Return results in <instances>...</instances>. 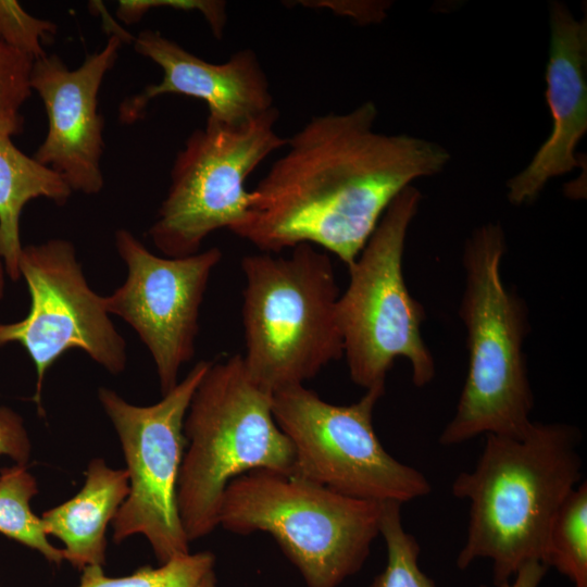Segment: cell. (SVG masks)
Wrapping results in <instances>:
<instances>
[{
	"mask_svg": "<svg viewBox=\"0 0 587 587\" xmlns=\"http://www.w3.org/2000/svg\"><path fill=\"white\" fill-rule=\"evenodd\" d=\"M379 534L386 542L387 564L369 587H436L420 569V545L403 527L401 503H380Z\"/></svg>",
	"mask_w": 587,
	"mask_h": 587,
	"instance_id": "44dd1931",
	"label": "cell"
},
{
	"mask_svg": "<svg viewBox=\"0 0 587 587\" xmlns=\"http://www.w3.org/2000/svg\"><path fill=\"white\" fill-rule=\"evenodd\" d=\"M215 557L209 551L187 553L158 567L140 566L129 575L109 577L101 565L82 570L78 587H197L213 570Z\"/></svg>",
	"mask_w": 587,
	"mask_h": 587,
	"instance_id": "ffe728a7",
	"label": "cell"
},
{
	"mask_svg": "<svg viewBox=\"0 0 587 587\" xmlns=\"http://www.w3.org/2000/svg\"><path fill=\"white\" fill-rule=\"evenodd\" d=\"M578 444L579 433L563 423L533 422L520 438L486 435L475 467L451 486L470 503L460 570L489 559L494 584L502 587L525 564H545L552 522L582 478Z\"/></svg>",
	"mask_w": 587,
	"mask_h": 587,
	"instance_id": "7a4b0ae2",
	"label": "cell"
},
{
	"mask_svg": "<svg viewBox=\"0 0 587 587\" xmlns=\"http://www.w3.org/2000/svg\"><path fill=\"white\" fill-rule=\"evenodd\" d=\"M32 444L23 417L13 409L0 405V455L10 457L15 464L27 465Z\"/></svg>",
	"mask_w": 587,
	"mask_h": 587,
	"instance_id": "d4e9b609",
	"label": "cell"
},
{
	"mask_svg": "<svg viewBox=\"0 0 587 587\" xmlns=\"http://www.w3.org/2000/svg\"><path fill=\"white\" fill-rule=\"evenodd\" d=\"M37 494V482L26 465L0 470V533L60 565L64 561L62 549L49 541L41 519L30 508Z\"/></svg>",
	"mask_w": 587,
	"mask_h": 587,
	"instance_id": "ac0fdd59",
	"label": "cell"
},
{
	"mask_svg": "<svg viewBox=\"0 0 587 587\" xmlns=\"http://www.w3.org/2000/svg\"><path fill=\"white\" fill-rule=\"evenodd\" d=\"M545 565L587 587V485L584 480L559 509L547 540Z\"/></svg>",
	"mask_w": 587,
	"mask_h": 587,
	"instance_id": "d6986e66",
	"label": "cell"
},
{
	"mask_svg": "<svg viewBox=\"0 0 587 587\" xmlns=\"http://www.w3.org/2000/svg\"><path fill=\"white\" fill-rule=\"evenodd\" d=\"M384 392L369 389L348 405L326 402L303 385L273 394L274 420L294 448L291 474L360 500L402 504L427 496V477L391 457L374 430Z\"/></svg>",
	"mask_w": 587,
	"mask_h": 587,
	"instance_id": "ba28073f",
	"label": "cell"
},
{
	"mask_svg": "<svg viewBox=\"0 0 587 587\" xmlns=\"http://www.w3.org/2000/svg\"><path fill=\"white\" fill-rule=\"evenodd\" d=\"M18 268L27 286L29 311L20 321L0 322V348L18 344L34 362L32 400L42 416L45 376L61 355L82 350L107 372L118 375L127 365V344L108 312L105 296L88 284L72 241L52 238L23 246Z\"/></svg>",
	"mask_w": 587,
	"mask_h": 587,
	"instance_id": "8fae6325",
	"label": "cell"
},
{
	"mask_svg": "<svg viewBox=\"0 0 587 587\" xmlns=\"http://www.w3.org/2000/svg\"><path fill=\"white\" fill-rule=\"evenodd\" d=\"M376 118L373 101L312 117L287 139L230 232L261 252L310 243L350 266L392 200L450 160L437 142L376 132Z\"/></svg>",
	"mask_w": 587,
	"mask_h": 587,
	"instance_id": "6da1fadb",
	"label": "cell"
},
{
	"mask_svg": "<svg viewBox=\"0 0 587 587\" xmlns=\"http://www.w3.org/2000/svg\"><path fill=\"white\" fill-rule=\"evenodd\" d=\"M121 45L122 37L112 34L100 51L73 71L57 54L47 53L33 63L29 86L48 117V132L33 157L59 174L72 191L97 195L103 188L104 121L98 95Z\"/></svg>",
	"mask_w": 587,
	"mask_h": 587,
	"instance_id": "4fadbf2b",
	"label": "cell"
},
{
	"mask_svg": "<svg viewBox=\"0 0 587 587\" xmlns=\"http://www.w3.org/2000/svg\"><path fill=\"white\" fill-rule=\"evenodd\" d=\"M288 257L245 255V367L272 395L303 385L344 355L339 289L328 254L310 243Z\"/></svg>",
	"mask_w": 587,
	"mask_h": 587,
	"instance_id": "277c9868",
	"label": "cell"
},
{
	"mask_svg": "<svg viewBox=\"0 0 587 587\" xmlns=\"http://www.w3.org/2000/svg\"><path fill=\"white\" fill-rule=\"evenodd\" d=\"M300 3L309 8L329 9L336 14L349 16L361 24L380 22L389 8V2L385 1L317 0L300 1Z\"/></svg>",
	"mask_w": 587,
	"mask_h": 587,
	"instance_id": "484cf974",
	"label": "cell"
},
{
	"mask_svg": "<svg viewBox=\"0 0 587 587\" xmlns=\"http://www.w3.org/2000/svg\"><path fill=\"white\" fill-rule=\"evenodd\" d=\"M33 63L0 39V132L11 137L20 135L24 127L21 110L32 95Z\"/></svg>",
	"mask_w": 587,
	"mask_h": 587,
	"instance_id": "7402d4cb",
	"label": "cell"
},
{
	"mask_svg": "<svg viewBox=\"0 0 587 587\" xmlns=\"http://www.w3.org/2000/svg\"><path fill=\"white\" fill-rule=\"evenodd\" d=\"M133 42L137 53L162 68L163 76L121 103L123 123L141 118L151 100L167 93L205 102L208 120L223 125L245 124L274 108L267 75L250 48L236 51L226 62L211 63L157 30H142Z\"/></svg>",
	"mask_w": 587,
	"mask_h": 587,
	"instance_id": "5bb4252c",
	"label": "cell"
},
{
	"mask_svg": "<svg viewBox=\"0 0 587 587\" xmlns=\"http://www.w3.org/2000/svg\"><path fill=\"white\" fill-rule=\"evenodd\" d=\"M55 33L51 21L30 15L17 1L0 0V39L12 49L36 61L47 54L43 43Z\"/></svg>",
	"mask_w": 587,
	"mask_h": 587,
	"instance_id": "603a6c76",
	"label": "cell"
},
{
	"mask_svg": "<svg viewBox=\"0 0 587 587\" xmlns=\"http://www.w3.org/2000/svg\"><path fill=\"white\" fill-rule=\"evenodd\" d=\"M114 243L127 274L105 296L107 309L127 323L148 349L163 396L177 385L180 369L195 357L200 308L223 254L211 247L186 257H160L125 228L115 232Z\"/></svg>",
	"mask_w": 587,
	"mask_h": 587,
	"instance_id": "7c38bea8",
	"label": "cell"
},
{
	"mask_svg": "<svg viewBox=\"0 0 587 587\" xmlns=\"http://www.w3.org/2000/svg\"><path fill=\"white\" fill-rule=\"evenodd\" d=\"M380 503L258 469L227 485L220 525L239 535L270 534L307 587H338L367 559L379 535Z\"/></svg>",
	"mask_w": 587,
	"mask_h": 587,
	"instance_id": "8992f818",
	"label": "cell"
},
{
	"mask_svg": "<svg viewBox=\"0 0 587 587\" xmlns=\"http://www.w3.org/2000/svg\"><path fill=\"white\" fill-rule=\"evenodd\" d=\"M546 99L552 129L528 165L510 178L512 204L533 202L553 177L580 165L576 147L587 130V21L560 2L550 5Z\"/></svg>",
	"mask_w": 587,
	"mask_h": 587,
	"instance_id": "9a60e30c",
	"label": "cell"
},
{
	"mask_svg": "<svg viewBox=\"0 0 587 587\" xmlns=\"http://www.w3.org/2000/svg\"><path fill=\"white\" fill-rule=\"evenodd\" d=\"M80 490L40 516L45 533L64 545L63 557L74 567L105 563V530L129 492L128 473L92 459Z\"/></svg>",
	"mask_w": 587,
	"mask_h": 587,
	"instance_id": "2e32d148",
	"label": "cell"
},
{
	"mask_svg": "<svg viewBox=\"0 0 587 587\" xmlns=\"http://www.w3.org/2000/svg\"><path fill=\"white\" fill-rule=\"evenodd\" d=\"M211 361L197 362L177 385L150 405H136L99 387V402L122 446L129 492L112 521L113 541L143 535L160 564L189 553L177 508V483L186 447L184 421Z\"/></svg>",
	"mask_w": 587,
	"mask_h": 587,
	"instance_id": "30bf717a",
	"label": "cell"
},
{
	"mask_svg": "<svg viewBox=\"0 0 587 587\" xmlns=\"http://www.w3.org/2000/svg\"><path fill=\"white\" fill-rule=\"evenodd\" d=\"M274 107L240 125L207 120L177 153L171 183L148 230L154 246L170 258L200 251L203 240L243 221L251 202L248 176L274 151L286 146L275 124Z\"/></svg>",
	"mask_w": 587,
	"mask_h": 587,
	"instance_id": "9c48e42d",
	"label": "cell"
},
{
	"mask_svg": "<svg viewBox=\"0 0 587 587\" xmlns=\"http://www.w3.org/2000/svg\"><path fill=\"white\" fill-rule=\"evenodd\" d=\"M547 570L541 562H529L519 570L512 583L502 587H538Z\"/></svg>",
	"mask_w": 587,
	"mask_h": 587,
	"instance_id": "4316f807",
	"label": "cell"
},
{
	"mask_svg": "<svg viewBox=\"0 0 587 587\" xmlns=\"http://www.w3.org/2000/svg\"><path fill=\"white\" fill-rule=\"evenodd\" d=\"M273 395L247 373L241 354L213 362L189 403L177 508L188 540L220 526L227 485L258 469L291 474L294 448L277 426Z\"/></svg>",
	"mask_w": 587,
	"mask_h": 587,
	"instance_id": "3957f363",
	"label": "cell"
},
{
	"mask_svg": "<svg viewBox=\"0 0 587 587\" xmlns=\"http://www.w3.org/2000/svg\"><path fill=\"white\" fill-rule=\"evenodd\" d=\"M420 200L412 185L392 200L348 266L349 284L337 301L350 378L365 390L385 389L398 358L410 362L416 387L435 376V362L421 334L424 310L410 295L402 272L405 237Z\"/></svg>",
	"mask_w": 587,
	"mask_h": 587,
	"instance_id": "52a82bcc",
	"label": "cell"
},
{
	"mask_svg": "<svg viewBox=\"0 0 587 587\" xmlns=\"http://www.w3.org/2000/svg\"><path fill=\"white\" fill-rule=\"evenodd\" d=\"M197 587H217L214 570L210 571L198 584Z\"/></svg>",
	"mask_w": 587,
	"mask_h": 587,
	"instance_id": "83f0119b",
	"label": "cell"
},
{
	"mask_svg": "<svg viewBox=\"0 0 587 587\" xmlns=\"http://www.w3.org/2000/svg\"><path fill=\"white\" fill-rule=\"evenodd\" d=\"M504 252V233L494 223L476 229L464 248L460 316L469 367L455 413L439 437L444 446L480 434L520 438L533 424L534 397L523 353L526 311L501 279Z\"/></svg>",
	"mask_w": 587,
	"mask_h": 587,
	"instance_id": "5b68a950",
	"label": "cell"
},
{
	"mask_svg": "<svg viewBox=\"0 0 587 587\" xmlns=\"http://www.w3.org/2000/svg\"><path fill=\"white\" fill-rule=\"evenodd\" d=\"M8 277L3 260L0 255V301L5 294V278Z\"/></svg>",
	"mask_w": 587,
	"mask_h": 587,
	"instance_id": "f1b7e54d",
	"label": "cell"
},
{
	"mask_svg": "<svg viewBox=\"0 0 587 587\" xmlns=\"http://www.w3.org/2000/svg\"><path fill=\"white\" fill-rule=\"evenodd\" d=\"M170 8L182 11H198L208 22L213 35L221 38L224 33L227 14L226 3L214 0H122L118 1L116 15L126 24L137 23L152 9Z\"/></svg>",
	"mask_w": 587,
	"mask_h": 587,
	"instance_id": "cb8c5ba5",
	"label": "cell"
},
{
	"mask_svg": "<svg viewBox=\"0 0 587 587\" xmlns=\"http://www.w3.org/2000/svg\"><path fill=\"white\" fill-rule=\"evenodd\" d=\"M11 138L0 132V255L8 277L16 282L21 278L20 223L25 205L38 198L64 205L73 191L59 174L22 152Z\"/></svg>",
	"mask_w": 587,
	"mask_h": 587,
	"instance_id": "e0dca14e",
	"label": "cell"
}]
</instances>
